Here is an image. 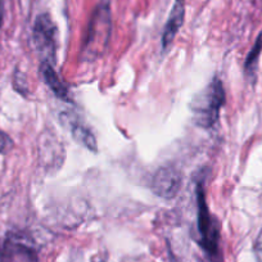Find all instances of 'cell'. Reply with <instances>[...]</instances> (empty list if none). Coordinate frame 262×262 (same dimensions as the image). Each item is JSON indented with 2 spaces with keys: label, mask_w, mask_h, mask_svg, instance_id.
<instances>
[{
  "label": "cell",
  "mask_w": 262,
  "mask_h": 262,
  "mask_svg": "<svg viewBox=\"0 0 262 262\" xmlns=\"http://www.w3.org/2000/svg\"><path fill=\"white\" fill-rule=\"evenodd\" d=\"M0 262H36L31 248L14 239H8L0 252Z\"/></svg>",
  "instance_id": "cell-8"
},
{
  "label": "cell",
  "mask_w": 262,
  "mask_h": 262,
  "mask_svg": "<svg viewBox=\"0 0 262 262\" xmlns=\"http://www.w3.org/2000/svg\"><path fill=\"white\" fill-rule=\"evenodd\" d=\"M34 42L36 49L41 54L42 60L54 63L57 54V27L52 21L49 14L44 13L37 17L34 26Z\"/></svg>",
  "instance_id": "cell-4"
},
{
  "label": "cell",
  "mask_w": 262,
  "mask_h": 262,
  "mask_svg": "<svg viewBox=\"0 0 262 262\" xmlns=\"http://www.w3.org/2000/svg\"><path fill=\"white\" fill-rule=\"evenodd\" d=\"M183 185V175L173 166H163L158 168L152 178L153 193L163 200H172L178 195Z\"/></svg>",
  "instance_id": "cell-5"
},
{
  "label": "cell",
  "mask_w": 262,
  "mask_h": 262,
  "mask_svg": "<svg viewBox=\"0 0 262 262\" xmlns=\"http://www.w3.org/2000/svg\"><path fill=\"white\" fill-rule=\"evenodd\" d=\"M205 181L201 180L196 183V226L201 235L202 246L211 256L219 253V225L215 220V216L210 212L207 201H206Z\"/></svg>",
  "instance_id": "cell-3"
},
{
  "label": "cell",
  "mask_w": 262,
  "mask_h": 262,
  "mask_svg": "<svg viewBox=\"0 0 262 262\" xmlns=\"http://www.w3.org/2000/svg\"><path fill=\"white\" fill-rule=\"evenodd\" d=\"M254 254H256L257 262H262V229L254 242Z\"/></svg>",
  "instance_id": "cell-12"
},
{
  "label": "cell",
  "mask_w": 262,
  "mask_h": 262,
  "mask_svg": "<svg viewBox=\"0 0 262 262\" xmlns=\"http://www.w3.org/2000/svg\"><path fill=\"white\" fill-rule=\"evenodd\" d=\"M111 12L108 4H102L94 12L90 21L88 34L82 44V59L94 60L102 57L110 44L111 31Z\"/></svg>",
  "instance_id": "cell-2"
},
{
  "label": "cell",
  "mask_w": 262,
  "mask_h": 262,
  "mask_svg": "<svg viewBox=\"0 0 262 262\" xmlns=\"http://www.w3.org/2000/svg\"><path fill=\"white\" fill-rule=\"evenodd\" d=\"M184 17H185V0H175L170 16L165 25V30H163L162 48L165 50L170 47V44H172L176 35L180 31L184 24Z\"/></svg>",
  "instance_id": "cell-7"
},
{
  "label": "cell",
  "mask_w": 262,
  "mask_h": 262,
  "mask_svg": "<svg viewBox=\"0 0 262 262\" xmlns=\"http://www.w3.org/2000/svg\"><path fill=\"white\" fill-rule=\"evenodd\" d=\"M60 120L64 123L69 130L71 131L72 137L76 140L77 143L84 145L85 148H88L92 152H97V140L95 137L93 135L92 131L88 128V126L80 120V117L77 115H74L71 112H66L60 115Z\"/></svg>",
  "instance_id": "cell-6"
},
{
  "label": "cell",
  "mask_w": 262,
  "mask_h": 262,
  "mask_svg": "<svg viewBox=\"0 0 262 262\" xmlns=\"http://www.w3.org/2000/svg\"><path fill=\"white\" fill-rule=\"evenodd\" d=\"M12 139L7 134L0 131V153H4L12 147Z\"/></svg>",
  "instance_id": "cell-11"
},
{
  "label": "cell",
  "mask_w": 262,
  "mask_h": 262,
  "mask_svg": "<svg viewBox=\"0 0 262 262\" xmlns=\"http://www.w3.org/2000/svg\"><path fill=\"white\" fill-rule=\"evenodd\" d=\"M261 50H262V35H259L256 44L253 45V48H252V50L249 52V54L247 55L246 63H244V71H246L247 76L252 77V79L254 77V72H256L257 63H258V57Z\"/></svg>",
  "instance_id": "cell-10"
},
{
  "label": "cell",
  "mask_w": 262,
  "mask_h": 262,
  "mask_svg": "<svg viewBox=\"0 0 262 262\" xmlns=\"http://www.w3.org/2000/svg\"><path fill=\"white\" fill-rule=\"evenodd\" d=\"M40 70H41V75L42 77H44L45 84H47L48 86H49V89L54 93L55 97L64 100V102H70V100H71V97H70L69 88L66 86L64 82H63L62 80H60V77L58 76L54 67H53V63L42 60L41 66H40Z\"/></svg>",
  "instance_id": "cell-9"
},
{
  "label": "cell",
  "mask_w": 262,
  "mask_h": 262,
  "mask_svg": "<svg viewBox=\"0 0 262 262\" xmlns=\"http://www.w3.org/2000/svg\"><path fill=\"white\" fill-rule=\"evenodd\" d=\"M226 100L223 81L217 76L211 80L210 84L194 95L191 100L193 121L201 128H212L217 123L220 111Z\"/></svg>",
  "instance_id": "cell-1"
}]
</instances>
